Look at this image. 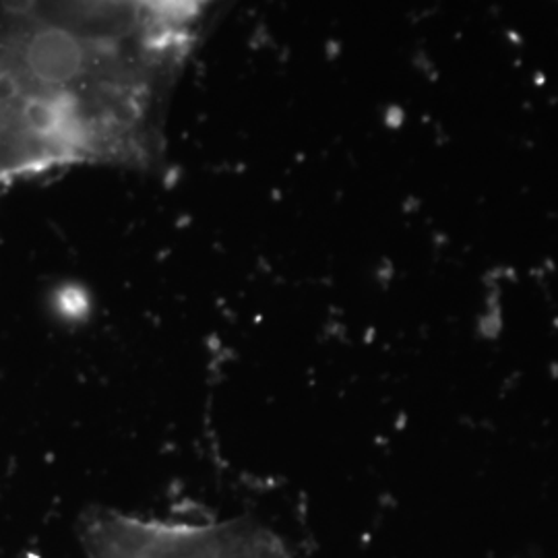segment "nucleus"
I'll return each instance as SVG.
<instances>
[{
	"label": "nucleus",
	"mask_w": 558,
	"mask_h": 558,
	"mask_svg": "<svg viewBox=\"0 0 558 558\" xmlns=\"http://www.w3.org/2000/svg\"><path fill=\"white\" fill-rule=\"evenodd\" d=\"M81 538L89 558H290L271 530L244 518L195 525L96 511Z\"/></svg>",
	"instance_id": "nucleus-1"
},
{
	"label": "nucleus",
	"mask_w": 558,
	"mask_h": 558,
	"mask_svg": "<svg viewBox=\"0 0 558 558\" xmlns=\"http://www.w3.org/2000/svg\"><path fill=\"white\" fill-rule=\"evenodd\" d=\"M69 163L50 101L0 44V184Z\"/></svg>",
	"instance_id": "nucleus-2"
}]
</instances>
